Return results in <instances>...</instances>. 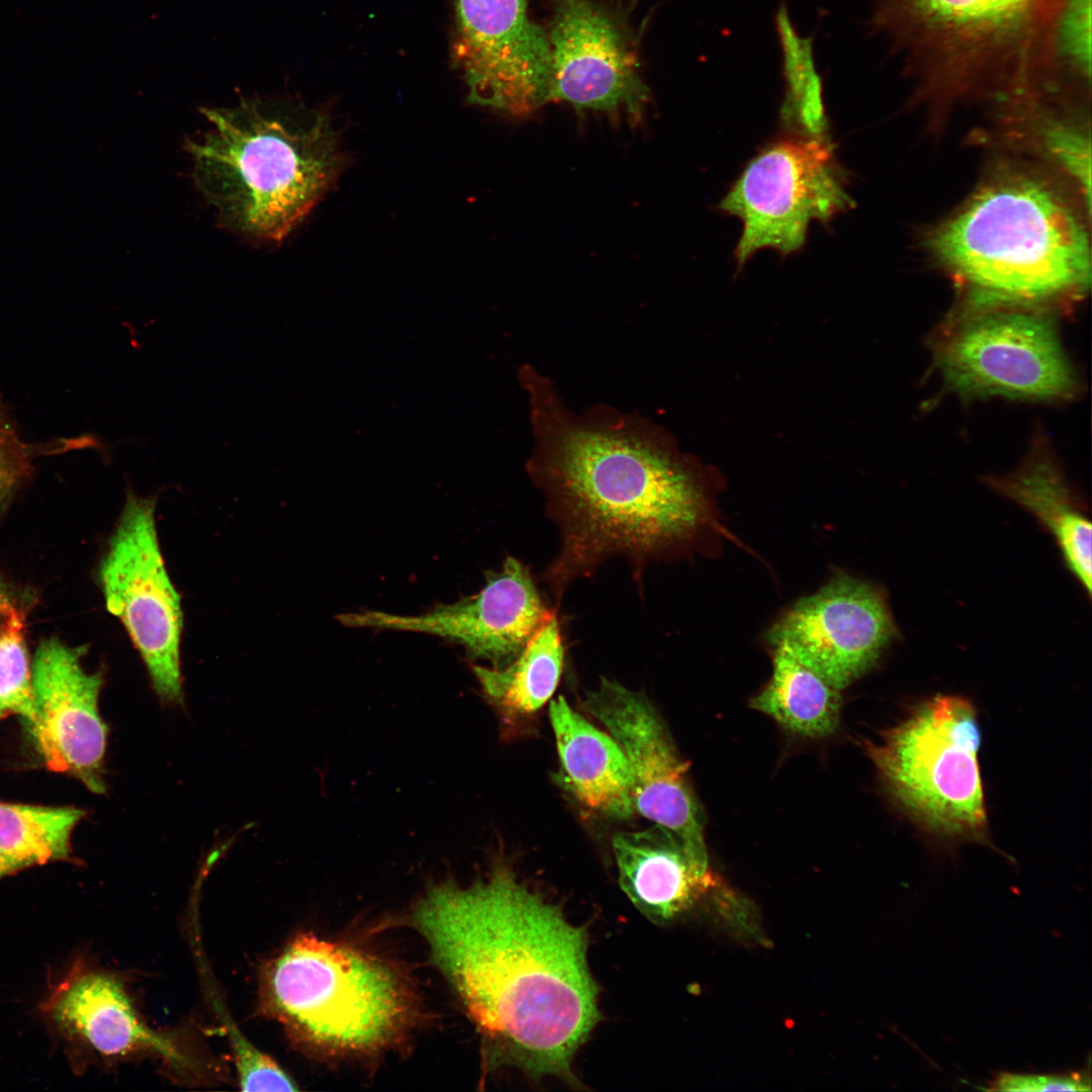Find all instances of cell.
<instances>
[{"label": "cell", "instance_id": "ac0fdd59", "mask_svg": "<svg viewBox=\"0 0 1092 1092\" xmlns=\"http://www.w3.org/2000/svg\"><path fill=\"white\" fill-rule=\"evenodd\" d=\"M612 844L623 892L654 923L676 920L721 886L709 861L661 826L617 833Z\"/></svg>", "mask_w": 1092, "mask_h": 1092}, {"label": "cell", "instance_id": "8992f818", "mask_svg": "<svg viewBox=\"0 0 1092 1092\" xmlns=\"http://www.w3.org/2000/svg\"><path fill=\"white\" fill-rule=\"evenodd\" d=\"M261 1010L298 1041L331 1054L377 1052L410 1025L414 997L386 963L309 934L260 972Z\"/></svg>", "mask_w": 1092, "mask_h": 1092}, {"label": "cell", "instance_id": "7c38bea8", "mask_svg": "<svg viewBox=\"0 0 1092 1092\" xmlns=\"http://www.w3.org/2000/svg\"><path fill=\"white\" fill-rule=\"evenodd\" d=\"M897 637L884 593L845 573L797 601L771 626L781 644L841 691L869 671Z\"/></svg>", "mask_w": 1092, "mask_h": 1092}, {"label": "cell", "instance_id": "6da1fadb", "mask_svg": "<svg viewBox=\"0 0 1092 1092\" xmlns=\"http://www.w3.org/2000/svg\"><path fill=\"white\" fill-rule=\"evenodd\" d=\"M413 921L482 1036L487 1062L571 1084L600 1019L587 934L507 867L431 889Z\"/></svg>", "mask_w": 1092, "mask_h": 1092}, {"label": "cell", "instance_id": "9c48e42d", "mask_svg": "<svg viewBox=\"0 0 1092 1092\" xmlns=\"http://www.w3.org/2000/svg\"><path fill=\"white\" fill-rule=\"evenodd\" d=\"M982 306L939 344L937 366L963 396L1060 400L1078 389L1051 316L1026 307Z\"/></svg>", "mask_w": 1092, "mask_h": 1092}, {"label": "cell", "instance_id": "2e32d148", "mask_svg": "<svg viewBox=\"0 0 1092 1092\" xmlns=\"http://www.w3.org/2000/svg\"><path fill=\"white\" fill-rule=\"evenodd\" d=\"M547 34L551 100L576 110L642 115L648 88L625 33L605 8L593 0H553Z\"/></svg>", "mask_w": 1092, "mask_h": 1092}, {"label": "cell", "instance_id": "9a60e30c", "mask_svg": "<svg viewBox=\"0 0 1092 1092\" xmlns=\"http://www.w3.org/2000/svg\"><path fill=\"white\" fill-rule=\"evenodd\" d=\"M84 647L57 638L42 640L31 661L34 713L24 726L32 746L51 770L78 779L103 794L108 727L100 716L101 672L82 665Z\"/></svg>", "mask_w": 1092, "mask_h": 1092}, {"label": "cell", "instance_id": "44dd1931", "mask_svg": "<svg viewBox=\"0 0 1092 1092\" xmlns=\"http://www.w3.org/2000/svg\"><path fill=\"white\" fill-rule=\"evenodd\" d=\"M770 647L772 673L751 700V708L802 736L819 738L834 733L840 719V691L784 645Z\"/></svg>", "mask_w": 1092, "mask_h": 1092}, {"label": "cell", "instance_id": "5b68a950", "mask_svg": "<svg viewBox=\"0 0 1092 1092\" xmlns=\"http://www.w3.org/2000/svg\"><path fill=\"white\" fill-rule=\"evenodd\" d=\"M936 257L983 305L1028 304L1090 282L1087 233L1041 183L1017 179L982 191L932 235Z\"/></svg>", "mask_w": 1092, "mask_h": 1092}, {"label": "cell", "instance_id": "4fadbf2b", "mask_svg": "<svg viewBox=\"0 0 1092 1092\" xmlns=\"http://www.w3.org/2000/svg\"><path fill=\"white\" fill-rule=\"evenodd\" d=\"M581 707L607 729L629 762L635 809L708 861L700 809L688 768L653 705L642 694L602 678Z\"/></svg>", "mask_w": 1092, "mask_h": 1092}, {"label": "cell", "instance_id": "ba28073f", "mask_svg": "<svg viewBox=\"0 0 1092 1092\" xmlns=\"http://www.w3.org/2000/svg\"><path fill=\"white\" fill-rule=\"evenodd\" d=\"M834 148L827 133L792 131L748 162L718 206L742 222L739 268L762 249L799 251L812 221L827 223L852 206Z\"/></svg>", "mask_w": 1092, "mask_h": 1092}, {"label": "cell", "instance_id": "30bf717a", "mask_svg": "<svg viewBox=\"0 0 1092 1092\" xmlns=\"http://www.w3.org/2000/svg\"><path fill=\"white\" fill-rule=\"evenodd\" d=\"M157 495L138 496L130 487L98 580L107 610L124 626L158 696L181 702L180 641L183 614L160 549Z\"/></svg>", "mask_w": 1092, "mask_h": 1092}, {"label": "cell", "instance_id": "5bb4252c", "mask_svg": "<svg viewBox=\"0 0 1092 1092\" xmlns=\"http://www.w3.org/2000/svg\"><path fill=\"white\" fill-rule=\"evenodd\" d=\"M551 613L528 567L509 556L500 570L486 575L477 594L455 603L438 605L417 615L362 610L337 618L349 628L440 637L500 667L519 655Z\"/></svg>", "mask_w": 1092, "mask_h": 1092}, {"label": "cell", "instance_id": "484cf974", "mask_svg": "<svg viewBox=\"0 0 1092 1092\" xmlns=\"http://www.w3.org/2000/svg\"><path fill=\"white\" fill-rule=\"evenodd\" d=\"M30 600L0 577V720L17 715L25 723L34 713L25 638Z\"/></svg>", "mask_w": 1092, "mask_h": 1092}, {"label": "cell", "instance_id": "f546056e", "mask_svg": "<svg viewBox=\"0 0 1092 1092\" xmlns=\"http://www.w3.org/2000/svg\"><path fill=\"white\" fill-rule=\"evenodd\" d=\"M988 1090L1018 1092L1089 1091L1091 1090V1080L1090 1075L1085 1073L1065 1075L1001 1073L993 1079Z\"/></svg>", "mask_w": 1092, "mask_h": 1092}, {"label": "cell", "instance_id": "f1b7e54d", "mask_svg": "<svg viewBox=\"0 0 1092 1092\" xmlns=\"http://www.w3.org/2000/svg\"><path fill=\"white\" fill-rule=\"evenodd\" d=\"M1044 145L1053 158L1073 177L1090 204V141L1077 127L1065 123L1049 126Z\"/></svg>", "mask_w": 1092, "mask_h": 1092}, {"label": "cell", "instance_id": "d4e9b609", "mask_svg": "<svg viewBox=\"0 0 1092 1092\" xmlns=\"http://www.w3.org/2000/svg\"><path fill=\"white\" fill-rule=\"evenodd\" d=\"M1092 0H1061L1055 14L1038 89L1089 91Z\"/></svg>", "mask_w": 1092, "mask_h": 1092}, {"label": "cell", "instance_id": "83f0119b", "mask_svg": "<svg viewBox=\"0 0 1092 1092\" xmlns=\"http://www.w3.org/2000/svg\"><path fill=\"white\" fill-rule=\"evenodd\" d=\"M242 1091H295V1082L268 1055L226 1023Z\"/></svg>", "mask_w": 1092, "mask_h": 1092}, {"label": "cell", "instance_id": "603a6c76", "mask_svg": "<svg viewBox=\"0 0 1092 1092\" xmlns=\"http://www.w3.org/2000/svg\"><path fill=\"white\" fill-rule=\"evenodd\" d=\"M85 812L0 801V879L34 866L71 860V834Z\"/></svg>", "mask_w": 1092, "mask_h": 1092}, {"label": "cell", "instance_id": "e0dca14e", "mask_svg": "<svg viewBox=\"0 0 1092 1092\" xmlns=\"http://www.w3.org/2000/svg\"><path fill=\"white\" fill-rule=\"evenodd\" d=\"M41 1009L64 1034L103 1057L148 1051L171 1065L188 1063L170 1036L152 1029L140 1018L114 975L81 962L52 987Z\"/></svg>", "mask_w": 1092, "mask_h": 1092}, {"label": "cell", "instance_id": "277c9868", "mask_svg": "<svg viewBox=\"0 0 1092 1092\" xmlns=\"http://www.w3.org/2000/svg\"><path fill=\"white\" fill-rule=\"evenodd\" d=\"M1061 0H872L870 25L929 100L1034 86Z\"/></svg>", "mask_w": 1092, "mask_h": 1092}, {"label": "cell", "instance_id": "7402d4cb", "mask_svg": "<svg viewBox=\"0 0 1092 1092\" xmlns=\"http://www.w3.org/2000/svg\"><path fill=\"white\" fill-rule=\"evenodd\" d=\"M563 660L559 625L552 612L510 663L500 667L475 665L473 672L486 697L500 710L527 715L554 694Z\"/></svg>", "mask_w": 1092, "mask_h": 1092}, {"label": "cell", "instance_id": "d6986e66", "mask_svg": "<svg viewBox=\"0 0 1092 1092\" xmlns=\"http://www.w3.org/2000/svg\"><path fill=\"white\" fill-rule=\"evenodd\" d=\"M550 723L565 782L584 806L614 818L636 809L629 762L617 741L574 711L563 697L551 702Z\"/></svg>", "mask_w": 1092, "mask_h": 1092}, {"label": "cell", "instance_id": "7a4b0ae2", "mask_svg": "<svg viewBox=\"0 0 1092 1092\" xmlns=\"http://www.w3.org/2000/svg\"><path fill=\"white\" fill-rule=\"evenodd\" d=\"M519 375L535 441L527 470L560 531L544 573L556 600L607 558L642 566L695 541L712 517L710 493L663 430L610 407L576 416L532 367Z\"/></svg>", "mask_w": 1092, "mask_h": 1092}, {"label": "cell", "instance_id": "ffe728a7", "mask_svg": "<svg viewBox=\"0 0 1092 1092\" xmlns=\"http://www.w3.org/2000/svg\"><path fill=\"white\" fill-rule=\"evenodd\" d=\"M998 493L1031 513L1054 536L1065 562L1091 596V523L1043 444L1015 471L986 478Z\"/></svg>", "mask_w": 1092, "mask_h": 1092}, {"label": "cell", "instance_id": "8fae6325", "mask_svg": "<svg viewBox=\"0 0 1092 1092\" xmlns=\"http://www.w3.org/2000/svg\"><path fill=\"white\" fill-rule=\"evenodd\" d=\"M453 59L471 103L520 115L551 100L547 31L528 0H454Z\"/></svg>", "mask_w": 1092, "mask_h": 1092}, {"label": "cell", "instance_id": "52a82bcc", "mask_svg": "<svg viewBox=\"0 0 1092 1092\" xmlns=\"http://www.w3.org/2000/svg\"><path fill=\"white\" fill-rule=\"evenodd\" d=\"M980 744L974 706L939 695L864 747L891 795L916 820L938 833L979 839L987 831Z\"/></svg>", "mask_w": 1092, "mask_h": 1092}, {"label": "cell", "instance_id": "3957f363", "mask_svg": "<svg viewBox=\"0 0 1092 1092\" xmlns=\"http://www.w3.org/2000/svg\"><path fill=\"white\" fill-rule=\"evenodd\" d=\"M200 112L209 127L185 145L193 180L219 221L237 234L282 241L343 168L338 131L324 113L258 97Z\"/></svg>", "mask_w": 1092, "mask_h": 1092}, {"label": "cell", "instance_id": "cb8c5ba5", "mask_svg": "<svg viewBox=\"0 0 1092 1092\" xmlns=\"http://www.w3.org/2000/svg\"><path fill=\"white\" fill-rule=\"evenodd\" d=\"M777 29L786 83L782 121L795 132L827 133L822 81L816 70L812 40L798 33L785 5L777 13Z\"/></svg>", "mask_w": 1092, "mask_h": 1092}, {"label": "cell", "instance_id": "4316f807", "mask_svg": "<svg viewBox=\"0 0 1092 1092\" xmlns=\"http://www.w3.org/2000/svg\"><path fill=\"white\" fill-rule=\"evenodd\" d=\"M97 446L98 439L92 434L28 443L19 436L0 398V511L30 476L36 458Z\"/></svg>", "mask_w": 1092, "mask_h": 1092}]
</instances>
